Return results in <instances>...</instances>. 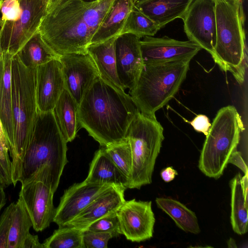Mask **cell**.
Instances as JSON below:
<instances>
[{"instance_id": "4", "label": "cell", "mask_w": 248, "mask_h": 248, "mask_svg": "<svg viewBox=\"0 0 248 248\" xmlns=\"http://www.w3.org/2000/svg\"><path fill=\"white\" fill-rule=\"evenodd\" d=\"M67 142L57 123L54 111H39L31 139L21 161L18 182H28L45 167L50 170L58 188L64 168L68 162Z\"/></svg>"}, {"instance_id": "19", "label": "cell", "mask_w": 248, "mask_h": 248, "mask_svg": "<svg viewBox=\"0 0 248 248\" xmlns=\"http://www.w3.org/2000/svg\"><path fill=\"white\" fill-rule=\"evenodd\" d=\"M13 56L3 52L0 61V121L9 145V154L12 165L16 159L11 76Z\"/></svg>"}, {"instance_id": "37", "label": "cell", "mask_w": 248, "mask_h": 248, "mask_svg": "<svg viewBox=\"0 0 248 248\" xmlns=\"http://www.w3.org/2000/svg\"><path fill=\"white\" fill-rule=\"evenodd\" d=\"M20 248H44L37 235H32L30 233L26 236L22 242Z\"/></svg>"}, {"instance_id": "8", "label": "cell", "mask_w": 248, "mask_h": 248, "mask_svg": "<svg viewBox=\"0 0 248 248\" xmlns=\"http://www.w3.org/2000/svg\"><path fill=\"white\" fill-rule=\"evenodd\" d=\"M164 129L156 117L139 112L130 123L125 136L132 154L129 188L140 189L152 183L156 158L164 139Z\"/></svg>"}, {"instance_id": "25", "label": "cell", "mask_w": 248, "mask_h": 248, "mask_svg": "<svg viewBox=\"0 0 248 248\" xmlns=\"http://www.w3.org/2000/svg\"><path fill=\"white\" fill-rule=\"evenodd\" d=\"M54 112L60 130L67 142L76 137L78 124V105L65 88L59 98Z\"/></svg>"}, {"instance_id": "13", "label": "cell", "mask_w": 248, "mask_h": 248, "mask_svg": "<svg viewBox=\"0 0 248 248\" xmlns=\"http://www.w3.org/2000/svg\"><path fill=\"white\" fill-rule=\"evenodd\" d=\"M54 193L45 183L31 181L21 184L18 199L28 212L36 232L48 227L55 214L53 199Z\"/></svg>"}, {"instance_id": "45", "label": "cell", "mask_w": 248, "mask_h": 248, "mask_svg": "<svg viewBox=\"0 0 248 248\" xmlns=\"http://www.w3.org/2000/svg\"><path fill=\"white\" fill-rule=\"evenodd\" d=\"M138 0H132L133 2L134 3V4L135 3H136Z\"/></svg>"}, {"instance_id": "16", "label": "cell", "mask_w": 248, "mask_h": 248, "mask_svg": "<svg viewBox=\"0 0 248 248\" xmlns=\"http://www.w3.org/2000/svg\"><path fill=\"white\" fill-rule=\"evenodd\" d=\"M112 185L91 183L84 180L66 189L55 208L53 221L59 227L66 226L92 201Z\"/></svg>"}, {"instance_id": "7", "label": "cell", "mask_w": 248, "mask_h": 248, "mask_svg": "<svg viewBox=\"0 0 248 248\" xmlns=\"http://www.w3.org/2000/svg\"><path fill=\"white\" fill-rule=\"evenodd\" d=\"M244 130L241 117L234 106L224 107L218 111L199 158L198 167L205 175L217 179L222 175Z\"/></svg>"}, {"instance_id": "21", "label": "cell", "mask_w": 248, "mask_h": 248, "mask_svg": "<svg viewBox=\"0 0 248 248\" xmlns=\"http://www.w3.org/2000/svg\"><path fill=\"white\" fill-rule=\"evenodd\" d=\"M192 0H139L134 7L154 21L160 29L183 17Z\"/></svg>"}, {"instance_id": "10", "label": "cell", "mask_w": 248, "mask_h": 248, "mask_svg": "<svg viewBox=\"0 0 248 248\" xmlns=\"http://www.w3.org/2000/svg\"><path fill=\"white\" fill-rule=\"evenodd\" d=\"M182 19L188 40L212 55L216 40L215 2L192 0Z\"/></svg>"}, {"instance_id": "39", "label": "cell", "mask_w": 248, "mask_h": 248, "mask_svg": "<svg viewBox=\"0 0 248 248\" xmlns=\"http://www.w3.org/2000/svg\"><path fill=\"white\" fill-rule=\"evenodd\" d=\"M178 172L171 167H169L163 170L161 172V176L166 182H169L173 180Z\"/></svg>"}, {"instance_id": "41", "label": "cell", "mask_w": 248, "mask_h": 248, "mask_svg": "<svg viewBox=\"0 0 248 248\" xmlns=\"http://www.w3.org/2000/svg\"><path fill=\"white\" fill-rule=\"evenodd\" d=\"M227 245L228 248H236V245L234 240L230 238L227 242Z\"/></svg>"}, {"instance_id": "35", "label": "cell", "mask_w": 248, "mask_h": 248, "mask_svg": "<svg viewBox=\"0 0 248 248\" xmlns=\"http://www.w3.org/2000/svg\"><path fill=\"white\" fill-rule=\"evenodd\" d=\"M15 202L10 203L0 217V248H7L8 238Z\"/></svg>"}, {"instance_id": "15", "label": "cell", "mask_w": 248, "mask_h": 248, "mask_svg": "<svg viewBox=\"0 0 248 248\" xmlns=\"http://www.w3.org/2000/svg\"><path fill=\"white\" fill-rule=\"evenodd\" d=\"M140 37L131 33L119 35L115 43L116 66L119 80L125 90L135 86L144 66Z\"/></svg>"}, {"instance_id": "49", "label": "cell", "mask_w": 248, "mask_h": 248, "mask_svg": "<svg viewBox=\"0 0 248 248\" xmlns=\"http://www.w3.org/2000/svg\"><path fill=\"white\" fill-rule=\"evenodd\" d=\"M0 7H1V5H0Z\"/></svg>"}, {"instance_id": "5", "label": "cell", "mask_w": 248, "mask_h": 248, "mask_svg": "<svg viewBox=\"0 0 248 248\" xmlns=\"http://www.w3.org/2000/svg\"><path fill=\"white\" fill-rule=\"evenodd\" d=\"M11 76L16 152L12 165V184L15 186L37 114L36 68L26 67L16 54L12 57Z\"/></svg>"}, {"instance_id": "1", "label": "cell", "mask_w": 248, "mask_h": 248, "mask_svg": "<svg viewBox=\"0 0 248 248\" xmlns=\"http://www.w3.org/2000/svg\"><path fill=\"white\" fill-rule=\"evenodd\" d=\"M114 0H56L43 17L38 31L59 56L87 53V48Z\"/></svg>"}, {"instance_id": "48", "label": "cell", "mask_w": 248, "mask_h": 248, "mask_svg": "<svg viewBox=\"0 0 248 248\" xmlns=\"http://www.w3.org/2000/svg\"><path fill=\"white\" fill-rule=\"evenodd\" d=\"M213 0V1H215V2H216V1H217V0Z\"/></svg>"}, {"instance_id": "44", "label": "cell", "mask_w": 248, "mask_h": 248, "mask_svg": "<svg viewBox=\"0 0 248 248\" xmlns=\"http://www.w3.org/2000/svg\"><path fill=\"white\" fill-rule=\"evenodd\" d=\"M83 0L87 1V2H94V1H97L98 0Z\"/></svg>"}, {"instance_id": "33", "label": "cell", "mask_w": 248, "mask_h": 248, "mask_svg": "<svg viewBox=\"0 0 248 248\" xmlns=\"http://www.w3.org/2000/svg\"><path fill=\"white\" fill-rule=\"evenodd\" d=\"M114 235L109 232H96L84 229L83 242L85 248H106L108 241Z\"/></svg>"}, {"instance_id": "38", "label": "cell", "mask_w": 248, "mask_h": 248, "mask_svg": "<svg viewBox=\"0 0 248 248\" xmlns=\"http://www.w3.org/2000/svg\"><path fill=\"white\" fill-rule=\"evenodd\" d=\"M229 163L233 164L239 168L245 174H248L247 164L243 160L240 152L236 150L232 154L229 161Z\"/></svg>"}, {"instance_id": "20", "label": "cell", "mask_w": 248, "mask_h": 248, "mask_svg": "<svg viewBox=\"0 0 248 248\" xmlns=\"http://www.w3.org/2000/svg\"><path fill=\"white\" fill-rule=\"evenodd\" d=\"M118 36L100 43L91 44L87 52L93 60L99 77L118 90L124 92L116 71L115 43Z\"/></svg>"}, {"instance_id": "32", "label": "cell", "mask_w": 248, "mask_h": 248, "mask_svg": "<svg viewBox=\"0 0 248 248\" xmlns=\"http://www.w3.org/2000/svg\"><path fill=\"white\" fill-rule=\"evenodd\" d=\"M85 229L93 232H109L112 233L114 237L121 234L119 221L116 212L95 221Z\"/></svg>"}, {"instance_id": "14", "label": "cell", "mask_w": 248, "mask_h": 248, "mask_svg": "<svg viewBox=\"0 0 248 248\" xmlns=\"http://www.w3.org/2000/svg\"><path fill=\"white\" fill-rule=\"evenodd\" d=\"M144 64L191 60L202 48L189 40L182 41L167 36H147L140 39Z\"/></svg>"}, {"instance_id": "18", "label": "cell", "mask_w": 248, "mask_h": 248, "mask_svg": "<svg viewBox=\"0 0 248 248\" xmlns=\"http://www.w3.org/2000/svg\"><path fill=\"white\" fill-rule=\"evenodd\" d=\"M127 188L112 185L94 199L66 226L85 228L95 221L116 212L125 201L124 191Z\"/></svg>"}, {"instance_id": "24", "label": "cell", "mask_w": 248, "mask_h": 248, "mask_svg": "<svg viewBox=\"0 0 248 248\" xmlns=\"http://www.w3.org/2000/svg\"><path fill=\"white\" fill-rule=\"evenodd\" d=\"M134 6L132 0H114L91 44L100 43L120 35Z\"/></svg>"}, {"instance_id": "31", "label": "cell", "mask_w": 248, "mask_h": 248, "mask_svg": "<svg viewBox=\"0 0 248 248\" xmlns=\"http://www.w3.org/2000/svg\"><path fill=\"white\" fill-rule=\"evenodd\" d=\"M114 163L129 180L132 170V154L128 140L103 147Z\"/></svg>"}, {"instance_id": "46", "label": "cell", "mask_w": 248, "mask_h": 248, "mask_svg": "<svg viewBox=\"0 0 248 248\" xmlns=\"http://www.w3.org/2000/svg\"><path fill=\"white\" fill-rule=\"evenodd\" d=\"M3 0H0V5H1V3L2 2Z\"/></svg>"}, {"instance_id": "34", "label": "cell", "mask_w": 248, "mask_h": 248, "mask_svg": "<svg viewBox=\"0 0 248 248\" xmlns=\"http://www.w3.org/2000/svg\"><path fill=\"white\" fill-rule=\"evenodd\" d=\"M1 16L4 22H14L19 17L22 9L19 0H3L0 7Z\"/></svg>"}, {"instance_id": "17", "label": "cell", "mask_w": 248, "mask_h": 248, "mask_svg": "<svg viewBox=\"0 0 248 248\" xmlns=\"http://www.w3.org/2000/svg\"><path fill=\"white\" fill-rule=\"evenodd\" d=\"M64 89L62 65L59 59L36 68V98L39 111L53 110Z\"/></svg>"}, {"instance_id": "26", "label": "cell", "mask_w": 248, "mask_h": 248, "mask_svg": "<svg viewBox=\"0 0 248 248\" xmlns=\"http://www.w3.org/2000/svg\"><path fill=\"white\" fill-rule=\"evenodd\" d=\"M155 202L157 207L168 215L180 229L196 234L200 232L195 213L184 204L169 198H157Z\"/></svg>"}, {"instance_id": "29", "label": "cell", "mask_w": 248, "mask_h": 248, "mask_svg": "<svg viewBox=\"0 0 248 248\" xmlns=\"http://www.w3.org/2000/svg\"><path fill=\"white\" fill-rule=\"evenodd\" d=\"M84 229L74 226L59 227L42 243L44 248H85Z\"/></svg>"}, {"instance_id": "40", "label": "cell", "mask_w": 248, "mask_h": 248, "mask_svg": "<svg viewBox=\"0 0 248 248\" xmlns=\"http://www.w3.org/2000/svg\"><path fill=\"white\" fill-rule=\"evenodd\" d=\"M6 202V198L4 187L0 185V211Z\"/></svg>"}, {"instance_id": "47", "label": "cell", "mask_w": 248, "mask_h": 248, "mask_svg": "<svg viewBox=\"0 0 248 248\" xmlns=\"http://www.w3.org/2000/svg\"><path fill=\"white\" fill-rule=\"evenodd\" d=\"M55 0H52L51 3L52 2H53V1H54ZM51 3H50V4H51Z\"/></svg>"}, {"instance_id": "12", "label": "cell", "mask_w": 248, "mask_h": 248, "mask_svg": "<svg viewBox=\"0 0 248 248\" xmlns=\"http://www.w3.org/2000/svg\"><path fill=\"white\" fill-rule=\"evenodd\" d=\"M65 88L77 105L93 82L99 77L89 54L71 53L60 56Z\"/></svg>"}, {"instance_id": "42", "label": "cell", "mask_w": 248, "mask_h": 248, "mask_svg": "<svg viewBox=\"0 0 248 248\" xmlns=\"http://www.w3.org/2000/svg\"><path fill=\"white\" fill-rule=\"evenodd\" d=\"M42 1L45 3L47 7V9L50 5L52 0H42Z\"/></svg>"}, {"instance_id": "6", "label": "cell", "mask_w": 248, "mask_h": 248, "mask_svg": "<svg viewBox=\"0 0 248 248\" xmlns=\"http://www.w3.org/2000/svg\"><path fill=\"white\" fill-rule=\"evenodd\" d=\"M191 60L144 64L129 95L140 112L155 116L176 94L186 78Z\"/></svg>"}, {"instance_id": "28", "label": "cell", "mask_w": 248, "mask_h": 248, "mask_svg": "<svg viewBox=\"0 0 248 248\" xmlns=\"http://www.w3.org/2000/svg\"><path fill=\"white\" fill-rule=\"evenodd\" d=\"M32 226L31 218L21 202H15L8 238L7 248H20Z\"/></svg>"}, {"instance_id": "3", "label": "cell", "mask_w": 248, "mask_h": 248, "mask_svg": "<svg viewBox=\"0 0 248 248\" xmlns=\"http://www.w3.org/2000/svg\"><path fill=\"white\" fill-rule=\"evenodd\" d=\"M216 40L211 55L223 71L241 84L245 79L247 54L243 0L215 2Z\"/></svg>"}, {"instance_id": "9", "label": "cell", "mask_w": 248, "mask_h": 248, "mask_svg": "<svg viewBox=\"0 0 248 248\" xmlns=\"http://www.w3.org/2000/svg\"><path fill=\"white\" fill-rule=\"evenodd\" d=\"M22 9L17 20H0V44L3 52L15 55L38 31L47 7L42 0H19Z\"/></svg>"}, {"instance_id": "23", "label": "cell", "mask_w": 248, "mask_h": 248, "mask_svg": "<svg viewBox=\"0 0 248 248\" xmlns=\"http://www.w3.org/2000/svg\"><path fill=\"white\" fill-rule=\"evenodd\" d=\"M86 181L98 184L122 186L128 187L129 180L101 147L90 163Z\"/></svg>"}, {"instance_id": "27", "label": "cell", "mask_w": 248, "mask_h": 248, "mask_svg": "<svg viewBox=\"0 0 248 248\" xmlns=\"http://www.w3.org/2000/svg\"><path fill=\"white\" fill-rule=\"evenodd\" d=\"M16 55L26 67L33 68L60 58L45 44L38 31L25 44Z\"/></svg>"}, {"instance_id": "30", "label": "cell", "mask_w": 248, "mask_h": 248, "mask_svg": "<svg viewBox=\"0 0 248 248\" xmlns=\"http://www.w3.org/2000/svg\"><path fill=\"white\" fill-rule=\"evenodd\" d=\"M160 29L154 21L134 6L121 34L131 33L141 38L147 36H154Z\"/></svg>"}, {"instance_id": "2", "label": "cell", "mask_w": 248, "mask_h": 248, "mask_svg": "<svg viewBox=\"0 0 248 248\" xmlns=\"http://www.w3.org/2000/svg\"><path fill=\"white\" fill-rule=\"evenodd\" d=\"M140 112L131 96L99 77L78 106V124L101 147L125 140L128 127Z\"/></svg>"}, {"instance_id": "11", "label": "cell", "mask_w": 248, "mask_h": 248, "mask_svg": "<svg viewBox=\"0 0 248 248\" xmlns=\"http://www.w3.org/2000/svg\"><path fill=\"white\" fill-rule=\"evenodd\" d=\"M120 233L133 242H140L153 237L155 219L151 201H125L116 211Z\"/></svg>"}, {"instance_id": "22", "label": "cell", "mask_w": 248, "mask_h": 248, "mask_svg": "<svg viewBox=\"0 0 248 248\" xmlns=\"http://www.w3.org/2000/svg\"><path fill=\"white\" fill-rule=\"evenodd\" d=\"M248 174H236L230 181L231 223L233 231L243 235L248 232Z\"/></svg>"}, {"instance_id": "43", "label": "cell", "mask_w": 248, "mask_h": 248, "mask_svg": "<svg viewBox=\"0 0 248 248\" xmlns=\"http://www.w3.org/2000/svg\"><path fill=\"white\" fill-rule=\"evenodd\" d=\"M3 54V52L1 48V44H0V61H1V60L2 58Z\"/></svg>"}, {"instance_id": "36", "label": "cell", "mask_w": 248, "mask_h": 248, "mask_svg": "<svg viewBox=\"0 0 248 248\" xmlns=\"http://www.w3.org/2000/svg\"><path fill=\"white\" fill-rule=\"evenodd\" d=\"M190 124L196 131L202 132L205 136L208 134L211 126L209 118L203 114L197 115L190 122Z\"/></svg>"}]
</instances>
